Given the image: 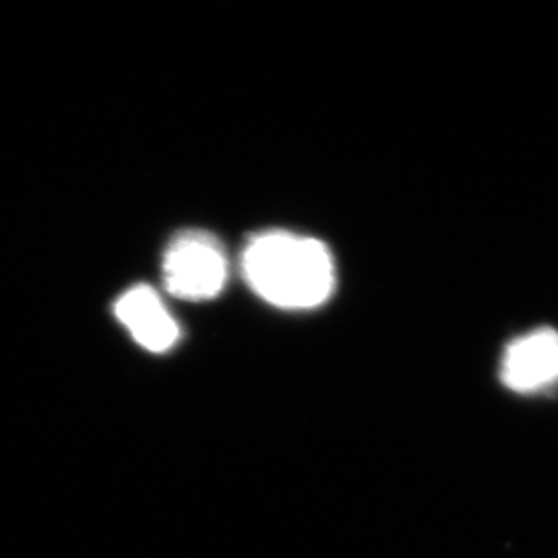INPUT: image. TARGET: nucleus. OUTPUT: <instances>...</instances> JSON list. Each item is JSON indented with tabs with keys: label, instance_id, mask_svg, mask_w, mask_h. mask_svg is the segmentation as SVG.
Returning <instances> with one entry per match:
<instances>
[{
	"label": "nucleus",
	"instance_id": "f03ea898",
	"mask_svg": "<svg viewBox=\"0 0 558 558\" xmlns=\"http://www.w3.org/2000/svg\"><path fill=\"white\" fill-rule=\"evenodd\" d=\"M163 282L171 295L186 301L216 299L229 279V258L218 238L185 230L172 238L163 255Z\"/></svg>",
	"mask_w": 558,
	"mask_h": 558
},
{
	"label": "nucleus",
	"instance_id": "f257e3e1",
	"mask_svg": "<svg viewBox=\"0 0 558 558\" xmlns=\"http://www.w3.org/2000/svg\"><path fill=\"white\" fill-rule=\"evenodd\" d=\"M241 269L250 289L281 310H314L336 289L329 248L292 231L269 230L250 238L242 250Z\"/></svg>",
	"mask_w": 558,
	"mask_h": 558
},
{
	"label": "nucleus",
	"instance_id": "7ed1b4c3",
	"mask_svg": "<svg viewBox=\"0 0 558 558\" xmlns=\"http://www.w3.org/2000/svg\"><path fill=\"white\" fill-rule=\"evenodd\" d=\"M499 377L510 391L543 395L558 388V330L539 328L512 340L502 354Z\"/></svg>",
	"mask_w": 558,
	"mask_h": 558
},
{
	"label": "nucleus",
	"instance_id": "20e7f679",
	"mask_svg": "<svg viewBox=\"0 0 558 558\" xmlns=\"http://www.w3.org/2000/svg\"><path fill=\"white\" fill-rule=\"evenodd\" d=\"M116 315L140 347L150 352L170 351L180 339L178 322L150 286L128 289L117 300Z\"/></svg>",
	"mask_w": 558,
	"mask_h": 558
}]
</instances>
